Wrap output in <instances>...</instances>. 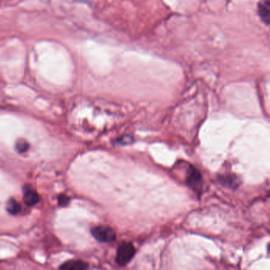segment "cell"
I'll use <instances>...</instances> for the list:
<instances>
[{"mask_svg": "<svg viewBox=\"0 0 270 270\" xmlns=\"http://www.w3.org/2000/svg\"><path fill=\"white\" fill-rule=\"evenodd\" d=\"M135 254V249L130 243H124L119 246L116 255V262L120 266H125L131 260Z\"/></svg>", "mask_w": 270, "mask_h": 270, "instance_id": "cell-1", "label": "cell"}, {"mask_svg": "<svg viewBox=\"0 0 270 270\" xmlns=\"http://www.w3.org/2000/svg\"><path fill=\"white\" fill-rule=\"evenodd\" d=\"M92 235L96 240L103 243H109L116 239V233L111 227L107 226H98L92 229Z\"/></svg>", "mask_w": 270, "mask_h": 270, "instance_id": "cell-2", "label": "cell"}, {"mask_svg": "<svg viewBox=\"0 0 270 270\" xmlns=\"http://www.w3.org/2000/svg\"><path fill=\"white\" fill-rule=\"evenodd\" d=\"M187 184L194 190V191L200 192L202 187V178L201 174L197 169L194 167H191L189 170V174L187 176Z\"/></svg>", "mask_w": 270, "mask_h": 270, "instance_id": "cell-3", "label": "cell"}, {"mask_svg": "<svg viewBox=\"0 0 270 270\" xmlns=\"http://www.w3.org/2000/svg\"><path fill=\"white\" fill-rule=\"evenodd\" d=\"M25 203L29 206L36 205L39 201L38 194L31 187L24 188V195H23Z\"/></svg>", "mask_w": 270, "mask_h": 270, "instance_id": "cell-4", "label": "cell"}, {"mask_svg": "<svg viewBox=\"0 0 270 270\" xmlns=\"http://www.w3.org/2000/svg\"><path fill=\"white\" fill-rule=\"evenodd\" d=\"M219 180L222 184L232 189H236L240 184V179L235 175H222L220 177Z\"/></svg>", "mask_w": 270, "mask_h": 270, "instance_id": "cell-5", "label": "cell"}, {"mask_svg": "<svg viewBox=\"0 0 270 270\" xmlns=\"http://www.w3.org/2000/svg\"><path fill=\"white\" fill-rule=\"evenodd\" d=\"M258 14L263 23L270 24V1H265L259 4Z\"/></svg>", "mask_w": 270, "mask_h": 270, "instance_id": "cell-6", "label": "cell"}, {"mask_svg": "<svg viewBox=\"0 0 270 270\" xmlns=\"http://www.w3.org/2000/svg\"><path fill=\"white\" fill-rule=\"evenodd\" d=\"M88 265L82 261H69L62 265L60 270H87Z\"/></svg>", "mask_w": 270, "mask_h": 270, "instance_id": "cell-7", "label": "cell"}, {"mask_svg": "<svg viewBox=\"0 0 270 270\" xmlns=\"http://www.w3.org/2000/svg\"><path fill=\"white\" fill-rule=\"evenodd\" d=\"M6 210L10 214H13V215L17 214V213H19L21 211L20 204L16 200H14V199H10L7 204H6Z\"/></svg>", "mask_w": 270, "mask_h": 270, "instance_id": "cell-8", "label": "cell"}, {"mask_svg": "<svg viewBox=\"0 0 270 270\" xmlns=\"http://www.w3.org/2000/svg\"><path fill=\"white\" fill-rule=\"evenodd\" d=\"M16 149L19 153H24V152L28 151V148H29V145L26 141L24 139H19L16 142Z\"/></svg>", "mask_w": 270, "mask_h": 270, "instance_id": "cell-9", "label": "cell"}, {"mask_svg": "<svg viewBox=\"0 0 270 270\" xmlns=\"http://www.w3.org/2000/svg\"><path fill=\"white\" fill-rule=\"evenodd\" d=\"M70 199L69 197H67L65 195H61L59 197V204L61 206H65L67 204L69 203Z\"/></svg>", "mask_w": 270, "mask_h": 270, "instance_id": "cell-10", "label": "cell"}, {"mask_svg": "<svg viewBox=\"0 0 270 270\" xmlns=\"http://www.w3.org/2000/svg\"><path fill=\"white\" fill-rule=\"evenodd\" d=\"M117 142H120L121 145L129 144L130 142H132V138H130V136H123Z\"/></svg>", "mask_w": 270, "mask_h": 270, "instance_id": "cell-11", "label": "cell"}, {"mask_svg": "<svg viewBox=\"0 0 270 270\" xmlns=\"http://www.w3.org/2000/svg\"><path fill=\"white\" fill-rule=\"evenodd\" d=\"M268 249H269V251H270V244H269Z\"/></svg>", "mask_w": 270, "mask_h": 270, "instance_id": "cell-12", "label": "cell"}]
</instances>
